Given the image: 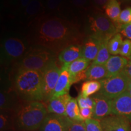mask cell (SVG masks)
Segmentation results:
<instances>
[{
	"label": "cell",
	"mask_w": 131,
	"mask_h": 131,
	"mask_svg": "<svg viewBox=\"0 0 131 131\" xmlns=\"http://www.w3.org/2000/svg\"><path fill=\"white\" fill-rule=\"evenodd\" d=\"M90 61L87 59L81 57L77 59L75 61H73L72 63L68 64H63L66 65L68 67L69 71L71 75H73L77 73L81 72L84 71L88 69L89 67Z\"/></svg>",
	"instance_id": "cell-22"
},
{
	"label": "cell",
	"mask_w": 131,
	"mask_h": 131,
	"mask_svg": "<svg viewBox=\"0 0 131 131\" xmlns=\"http://www.w3.org/2000/svg\"><path fill=\"white\" fill-rule=\"evenodd\" d=\"M7 100L6 95L4 93L1 92V94H0V106H1V110L7 107Z\"/></svg>",
	"instance_id": "cell-34"
},
{
	"label": "cell",
	"mask_w": 131,
	"mask_h": 131,
	"mask_svg": "<svg viewBox=\"0 0 131 131\" xmlns=\"http://www.w3.org/2000/svg\"><path fill=\"white\" fill-rule=\"evenodd\" d=\"M61 2V0H48V1H47V6H48L49 9H56L60 5Z\"/></svg>",
	"instance_id": "cell-35"
},
{
	"label": "cell",
	"mask_w": 131,
	"mask_h": 131,
	"mask_svg": "<svg viewBox=\"0 0 131 131\" xmlns=\"http://www.w3.org/2000/svg\"><path fill=\"white\" fill-rule=\"evenodd\" d=\"M131 88V80H129V88Z\"/></svg>",
	"instance_id": "cell-42"
},
{
	"label": "cell",
	"mask_w": 131,
	"mask_h": 131,
	"mask_svg": "<svg viewBox=\"0 0 131 131\" xmlns=\"http://www.w3.org/2000/svg\"><path fill=\"white\" fill-rule=\"evenodd\" d=\"M72 97L69 94L52 97L47 101V108L49 113L66 116V109L67 104Z\"/></svg>",
	"instance_id": "cell-13"
},
{
	"label": "cell",
	"mask_w": 131,
	"mask_h": 131,
	"mask_svg": "<svg viewBox=\"0 0 131 131\" xmlns=\"http://www.w3.org/2000/svg\"><path fill=\"white\" fill-rule=\"evenodd\" d=\"M47 108L43 103L32 101L25 104L18 114L17 123L19 128L26 131L39 129L47 116Z\"/></svg>",
	"instance_id": "cell-3"
},
{
	"label": "cell",
	"mask_w": 131,
	"mask_h": 131,
	"mask_svg": "<svg viewBox=\"0 0 131 131\" xmlns=\"http://www.w3.org/2000/svg\"><path fill=\"white\" fill-rule=\"evenodd\" d=\"M88 80H100L106 78L107 70L105 65L92 64L86 70Z\"/></svg>",
	"instance_id": "cell-18"
},
{
	"label": "cell",
	"mask_w": 131,
	"mask_h": 131,
	"mask_svg": "<svg viewBox=\"0 0 131 131\" xmlns=\"http://www.w3.org/2000/svg\"><path fill=\"white\" fill-rule=\"evenodd\" d=\"M95 101L93 118L101 120L112 114V100L97 94L93 96Z\"/></svg>",
	"instance_id": "cell-10"
},
{
	"label": "cell",
	"mask_w": 131,
	"mask_h": 131,
	"mask_svg": "<svg viewBox=\"0 0 131 131\" xmlns=\"http://www.w3.org/2000/svg\"><path fill=\"white\" fill-rule=\"evenodd\" d=\"M73 84L71 75L68 67L63 65L61 67V73L52 94V97L59 96L69 94L70 86ZM51 97V98H52Z\"/></svg>",
	"instance_id": "cell-12"
},
{
	"label": "cell",
	"mask_w": 131,
	"mask_h": 131,
	"mask_svg": "<svg viewBox=\"0 0 131 131\" xmlns=\"http://www.w3.org/2000/svg\"><path fill=\"white\" fill-rule=\"evenodd\" d=\"M105 12L107 17L119 27V18L122 11L118 0H109L105 6Z\"/></svg>",
	"instance_id": "cell-19"
},
{
	"label": "cell",
	"mask_w": 131,
	"mask_h": 131,
	"mask_svg": "<svg viewBox=\"0 0 131 131\" xmlns=\"http://www.w3.org/2000/svg\"><path fill=\"white\" fill-rule=\"evenodd\" d=\"M37 43L54 53L61 52L70 45H77L79 32L74 24L58 18L44 19L36 32Z\"/></svg>",
	"instance_id": "cell-1"
},
{
	"label": "cell",
	"mask_w": 131,
	"mask_h": 131,
	"mask_svg": "<svg viewBox=\"0 0 131 131\" xmlns=\"http://www.w3.org/2000/svg\"><path fill=\"white\" fill-rule=\"evenodd\" d=\"M109 40H104L101 42V46L100 48L97 56L95 60L92 61V64L98 65H105L109 58L110 53L108 48V43Z\"/></svg>",
	"instance_id": "cell-23"
},
{
	"label": "cell",
	"mask_w": 131,
	"mask_h": 131,
	"mask_svg": "<svg viewBox=\"0 0 131 131\" xmlns=\"http://www.w3.org/2000/svg\"><path fill=\"white\" fill-rule=\"evenodd\" d=\"M80 115L84 120L92 118L94 115V109L91 108H80Z\"/></svg>",
	"instance_id": "cell-32"
},
{
	"label": "cell",
	"mask_w": 131,
	"mask_h": 131,
	"mask_svg": "<svg viewBox=\"0 0 131 131\" xmlns=\"http://www.w3.org/2000/svg\"><path fill=\"white\" fill-rule=\"evenodd\" d=\"M100 122L103 131H131L129 121L124 117L111 115Z\"/></svg>",
	"instance_id": "cell-9"
},
{
	"label": "cell",
	"mask_w": 131,
	"mask_h": 131,
	"mask_svg": "<svg viewBox=\"0 0 131 131\" xmlns=\"http://www.w3.org/2000/svg\"><path fill=\"white\" fill-rule=\"evenodd\" d=\"M123 42V37L119 33H117L111 38L108 43V48L110 54L113 55L119 54Z\"/></svg>",
	"instance_id": "cell-24"
},
{
	"label": "cell",
	"mask_w": 131,
	"mask_h": 131,
	"mask_svg": "<svg viewBox=\"0 0 131 131\" xmlns=\"http://www.w3.org/2000/svg\"><path fill=\"white\" fill-rule=\"evenodd\" d=\"M83 47L78 45H70L60 52L58 60L63 64H68L82 57Z\"/></svg>",
	"instance_id": "cell-15"
},
{
	"label": "cell",
	"mask_w": 131,
	"mask_h": 131,
	"mask_svg": "<svg viewBox=\"0 0 131 131\" xmlns=\"http://www.w3.org/2000/svg\"><path fill=\"white\" fill-rule=\"evenodd\" d=\"M66 131H86L84 121L77 122L70 119Z\"/></svg>",
	"instance_id": "cell-27"
},
{
	"label": "cell",
	"mask_w": 131,
	"mask_h": 131,
	"mask_svg": "<svg viewBox=\"0 0 131 131\" xmlns=\"http://www.w3.org/2000/svg\"><path fill=\"white\" fill-rule=\"evenodd\" d=\"M129 60H131V57H130V58H129Z\"/></svg>",
	"instance_id": "cell-43"
},
{
	"label": "cell",
	"mask_w": 131,
	"mask_h": 131,
	"mask_svg": "<svg viewBox=\"0 0 131 131\" xmlns=\"http://www.w3.org/2000/svg\"><path fill=\"white\" fill-rule=\"evenodd\" d=\"M128 61L126 58L122 56H111L105 64L107 70L106 78L116 76L122 73L126 66Z\"/></svg>",
	"instance_id": "cell-14"
},
{
	"label": "cell",
	"mask_w": 131,
	"mask_h": 131,
	"mask_svg": "<svg viewBox=\"0 0 131 131\" xmlns=\"http://www.w3.org/2000/svg\"><path fill=\"white\" fill-rule=\"evenodd\" d=\"M77 100L80 108H91L94 109L95 101L93 97L84 96L80 94Z\"/></svg>",
	"instance_id": "cell-25"
},
{
	"label": "cell",
	"mask_w": 131,
	"mask_h": 131,
	"mask_svg": "<svg viewBox=\"0 0 131 131\" xmlns=\"http://www.w3.org/2000/svg\"><path fill=\"white\" fill-rule=\"evenodd\" d=\"M90 28L92 32V37L97 39L100 41L110 40L112 37L119 31L113 21L108 17L100 15L89 19Z\"/></svg>",
	"instance_id": "cell-5"
},
{
	"label": "cell",
	"mask_w": 131,
	"mask_h": 131,
	"mask_svg": "<svg viewBox=\"0 0 131 131\" xmlns=\"http://www.w3.org/2000/svg\"><path fill=\"white\" fill-rule=\"evenodd\" d=\"M4 48L8 56L13 58L20 57L25 51V46L22 41L18 38H9L5 41Z\"/></svg>",
	"instance_id": "cell-16"
},
{
	"label": "cell",
	"mask_w": 131,
	"mask_h": 131,
	"mask_svg": "<svg viewBox=\"0 0 131 131\" xmlns=\"http://www.w3.org/2000/svg\"><path fill=\"white\" fill-rule=\"evenodd\" d=\"M100 80H87L82 84L81 94L84 96H90L99 92L101 88Z\"/></svg>",
	"instance_id": "cell-21"
},
{
	"label": "cell",
	"mask_w": 131,
	"mask_h": 131,
	"mask_svg": "<svg viewBox=\"0 0 131 131\" xmlns=\"http://www.w3.org/2000/svg\"><path fill=\"white\" fill-rule=\"evenodd\" d=\"M101 88L98 94L109 99H114L128 89L129 79L123 72L116 76L100 80Z\"/></svg>",
	"instance_id": "cell-6"
},
{
	"label": "cell",
	"mask_w": 131,
	"mask_h": 131,
	"mask_svg": "<svg viewBox=\"0 0 131 131\" xmlns=\"http://www.w3.org/2000/svg\"><path fill=\"white\" fill-rule=\"evenodd\" d=\"M94 1V3L96 4H97L98 6H105L106 4H107L108 2L109 1V0H93Z\"/></svg>",
	"instance_id": "cell-38"
},
{
	"label": "cell",
	"mask_w": 131,
	"mask_h": 131,
	"mask_svg": "<svg viewBox=\"0 0 131 131\" xmlns=\"http://www.w3.org/2000/svg\"><path fill=\"white\" fill-rule=\"evenodd\" d=\"M55 60L52 52L44 47L31 49L22 60L19 69L34 70L42 72Z\"/></svg>",
	"instance_id": "cell-4"
},
{
	"label": "cell",
	"mask_w": 131,
	"mask_h": 131,
	"mask_svg": "<svg viewBox=\"0 0 131 131\" xmlns=\"http://www.w3.org/2000/svg\"><path fill=\"white\" fill-rule=\"evenodd\" d=\"M7 123V118L4 115L1 114L0 115V129L1 130H3L5 127H6Z\"/></svg>",
	"instance_id": "cell-37"
},
{
	"label": "cell",
	"mask_w": 131,
	"mask_h": 131,
	"mask_svg": "<svg viewBox=\"0 0 131 131\" xmlns=\"http://www.w3.org/2000/svg\"><path fill=\"white\" fill-rule=\"evenodd\" d=\"M123 72L126 75L129 80H131V60L128 61V63H127L126 66L125 67Z\"/></svg>",
	"instance_id": "cell-36"
},
{
	"label": "cell",
	"mask_w": 131,
	"mask_h": 131,
	"mask_svg": "<svg viewBox=\"0 0 131 131\" xmlns=\"http://www.w3.org/2000/svg\"><path fill=\"white\" fill-rule=\"evenodd\" d=\"M119 31L123 35L131 40V24H122L119 27Z\"/></svg>",
	"instance_id": "cell-31"
},
{
	"label": "cell",
	"mask_w": 131,
	"mask_h": 131,
	"mask_svg": "<svg viewBox=\"0 0 131 131\" xmlns=\"http://www.w3.org/2000/svg\"><path fill=\"white\" fill-rule=\"evenodd\" d=\"M61 68L57 65L55 60L52 61L42 72L43 80L44 101H48L52 94L61 73Z\"/></svg>",
	"instance_id": "cell-7"
},
{
	"label": "cell",
	"mask_w": 131,
	"mask_h": 131,
	"mask_svg": "<svg viewBox=\"0 0 131 131\" xmlns=\"http://www.w3.org/2000/svg\"><path fill=\"white\" fill-rule=\"evenodd\" d=\"M69 120L66 116L49 115L41 126V131H66Z\"/></svg>",
	"instance_id": "cell-11"
},
{
	"label": "cell",
	"mask_w": 131,
	"mask_h": 131,
	"mask_svg": "<svg viewBox=\"0 0 131 131\" xmlns=\"http://www.w3.org/2000/svg\"><path fill=\"white\" fill-rule=\"evenodd\" d=\"M127 91L129 93V94H130L131 96V88H128V89L127 90Z\"/></svg>",
	"instance_id": "cell-41"
},
{
	"label": "cell",
	"mask_w": 131,
	"mask_h": 131,
	"mask_svg": "<svg viewBox=\"0 0 131 131\" xmlns=\"http://www.w3.org/2000/svg\"><path fill=\"white\" fill-rule=\"evenodd\" d=\"M86 131H103L100 119L92 118L84 120Z\"/></svg>",
	"instance_id": "cell-26"
},
{
	"label": "cell",
	"mask_w": 131,
	"mask_h": 131,
	"mask_svg": "<svg viewBox=\"0 0 131 131\" xmlns=\"http://www.w3.org/2000/svg\"><path fill=\"white\" fill-rule=\"evenodd\" d=\"M66 117L72 121L83 122L84 121L80 115V109L77 100L71 98L67 104L66 109Z\"/></svg>",
	"instance_id": "cell-20"
},
{
	"label": "cell",
	"mask_w": 131,
	"mask_h": 131,
	"mask_svg": "<svg viewBox=\"0 0 131 131\" xmlns=\"http://www.w3.org/2000/svg\"><path fill=\"white\" fill-rule=\"evenodd\" d=\"M112 114L131 121V96L127 91L112 100Z\"/></svg>",
	"instance_id": "cell-8"
},
{
	"label": "cell",
	"mask_w": 131,
	"mask_h": 131,
	"mask_svg": "<svg viewBox=\"0 0 131 131\" xmlns=\"http://www.w3.org/2000/svg\"><path fill=\"white\" fill-rule=\"evenodd\" d=\"M101 46V41L91 37L86 42L82 49V57L89 61L95 60Z\"/></svg>",
	"instance_id": "cell-17"
},
{
	"label": "cell",
	"mask_w": 131,
	"mask_h": 131,
	"mask_svg": "<svg viewBox=\"0 0 131 131\" xmlns=\"http://www.w3.org/2000/svg\"><path fill=\"white\" fill-rule=\"evenodd\" d=\"M119 55L125 58H130L131 57V40L126 39L123 41L121 47Z\"/></svg>",
	"instance_id": "cell-28"
},
{
	"label": "cell",
	"mask_w": 131,
	"mask_h": 131,
	"mask_svg": "<svg viewBox=\"0 0 131 131\" xmlns=\"http://www.w3.org/2000/svg\"><path fill=\"white\" fill-rule=\"evenodd\" d=\"M129 24H131V7H127L122 10L119 18V24L120 25Z\"/></svg>",
	"instance_id": "cell-29"
},
{
	"label": "cell",
	"mask_w": 131,
	"mask_h": 131,
	"mask_svg": "<svg viewBox=\"0 0 131 131\" xmlns=\"http://www.w3.org/2000/svg\"><path fill=\"white\" fill-rule=\"evenodd\" d=\"M15 87L19 94L29 101H44L42 72L19 69L15 78Z\"/></svg>",
	"instance_id": "cell-2"
},
{
	"label": "cell",
	"mask_w": 131,
	"mask_h": 131,
	"mask_svg": "<svg viewBox=\"0 0 131 131\" xmlns=\"http://www.w3.org/2000/svg\"><path fill=\"white\" fill-rule=\"evenodd\" d=\"M73 4L75 6H78V7H81V6H84L87 2V0H72Z\"/></svg>",
	"instance_id": "cell-39"
},
{
	"label": "cell",
	"mask_w": 131,
	"mask_h": 131,
	"mask_svg": "<svg viewBox=\"0 0 131 131\" xmlns=\"http://www.w3.org/2000/svg\"><path fill=\"white\" fill-rule=\"evenodd\" d=\"M29 1H30V0H21V4H22L23 6H24V7L28 6L29 3H30Z\"/></svg>",
	"instance_id": "cell-40"
},
{
	"label": "cell",
	"mask_w": 131,
	"mask_h": 131,
	"mask_svg": "<svg viewBox=\"0 0 131 131\" xmlns=\"http://www.w3.org/2000/svg\"><path fill=\"white\" fill-rule=\"evenodd\" d=\"M86 70L84 71L81 72L77 74H75L73 75H71V78H72V81L73 84L74 83H78V82L83 81V80H87V77H86Z\"/></svg>",
	"instance_id": "cell-33"
},
{
	"label": "cell",
	"mask_w": 131,
	"mask_h": 131,
	"mask_svg": "<svg viewBox=\"0 0 131 131\" xmlns=\"http://www.w3.org/2000/svg\"><path fill=\"white\" fill-rule=\"evenodd\" d=\"M41 7V4L40 1L38 0H33L27 6L26 12L27 14L30 15L35 14L40 10Z\"/></svg>",
	"instance_id": "cell-30"
}]
</instances>
